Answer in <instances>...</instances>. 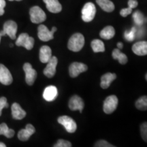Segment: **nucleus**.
I'll use <instances>...</instances> for the list:
<instances>
[{
	"label": "nucleus",
	"instance_id": "obj_30",
	"mask_svg": "<svg viewBox=\"0 0 147 147\" xmlns=\"http://www.w3.org/2000/svg\"><path fill=\"white\" fill-rule=\"evenodd\" d=\"M9 104L7 102V99L5 97H0V116L2 113V110L4 108H8Z\"/></svg>",
	"mask_w": 147,
	"mask_h": 147
},
{
	"label": "nucleus",
	"instance_id": "obj_10",
	"mask_svg": "<svg viewBox=\"0 0 147 147\" xmlns=\"http://www.w3.org/2000/svg\"><path fill=\"white\" fill-rule=\"evenodd\" d=\"M47 65L44 69V74L48 78H53L56 74V67L58 63V59L56 57L52 56L51 59L47 62Z\"/></svg>",
	"mask_w": 147,
	"mask_h": 147
},
{
	"label": "nucleus",
	"instance_id": "obj_25",
	"mask_svg": "<svg viewBox=\"0 0 147 147\" xmlns=\"http://www.w3.org/2000/svg\"><path fill=\"white\" fill-rule=\"evenodd\" d=\"M15 131L10 129L5 123L0 124V135H3L8 138H11L14 136Z\"/></svg>",
	"mask_w": 147,
	"mask_h": 147
},
{
	"label": "nucleus",
	"instance_id": "obj_40",
	"mask_svg": "<svg viewBox=\"0 0 147 147\" xmlns=\"http://www.w3.org/2000/svg\"><path fill=\"white\" fill-rule=\"evenodd\" d=\"M13 47V45H12V44H11V45H10V47Z\"/></svg>",
	"mask_w": 147,
	"mask_h": 147
},
{
	"label": "nucleus",
	"instance_id": "obj_32",
	"mask_svg": "<svg viewBox=\"0 0 147 147\" xmlns=\"http://www.w3.org/2000/svg\"><path fill=\"white\" fill-rule=\"evenodd\" d=\"M94 146L96 147H113V145L110 144V143L106 142V140H101L98 141L95 143Z\"/></svg>",
	"mask_w": 147,
	"mask_h": 147
},
{
	"label": "nucleus",
	"instance_id": "obj_21",
	"mask_svg": "<svg viewBox=\"0 0 147 147\" xmlns=\"http://www.w3.org/2000/svg\"><path fill=\"white\" fill-rule=\"evenodd\" d=\"M96 2L105 12H111L115 10V5L110 0H96Z\"/></svg>",
	"mask_w": 147,
	"mask_h": 147
},
{
	"label": "nucleus",
	"instance_id": "obj_23",
	"mask_svg": "<svg viewBox=\"0 0 147 147\" xmlns=\"http://www.w3.org/2000/svg\"><path fill=\"white\" fill-rule=\"evenodd\" d=\"M112 55H113V59L118 60L119 63L122 64V65H125V64H126L128 61L127 55L125 54H124V53H121V51L119 50V49H114L113 51V53H112Z\"/></svg>",
	"mask_w": 147,
	"mask_h": 147
},
{
	"label": "nucleus",
	"instance_id": "obj_26",
	"mask_svg": "<svg viewBox=\"0 0 147 147\" xmlns=\"http://www.w3.org/2000/svg\"><path fill=\"white\" fill-rule=\"evenodd\" d=\"M136 107L140 110H146L147 109V97L146 95L141 97L136 101Z\"/></svg>",
	"mask_w": 147,
	"mask_h": 147
},
{
	"label": "nucleus",
	"instance_id": "obj_11",
	"mask_svg": "<svg viewBox=\"0 0 147 147\" xmlns=\"http://www.w3.org/2000/svg\"><path fill=\"white\" fill-rule=\"evenodd\" d=\"M12 81L13 78L9 69L3 64H0V82L4 85H10Z\"/></svg>",
	"mask_w": 147,
	"mask_h": 147
},
{
	"label": "nucleus",
	"instance_id": "obj_17",
	"mask_svg": "<svg viewBox=\"0 0 147 147\" xmlns=\"http://www.w3.org/2000/svg\"><path fill=\"white\" fill-rule=\"evenodd\" d=\"M12 109V115L14 119L16 120H21L26 116V112L22 109L21 106L18 103H14L11 107Z\"/></svg>",
	"mask_w": 147,
	"mask_h": 147
},
{
	"label": "nucleus",
	"instance_id": "obj_8",
	"mask_svg": "<svg viewBox=\"0 0 147 147\" xmlns=\"http://www.w3.org/2000/svg\"><path fill=\"white\" fill-rule=\"evenodd\" d=\"M23 70L25 73V81L29 86L34 84L37 78V71L29 63H25L23 65Z\"/></svg>",
	"mask_w": 147,
	"mask_h": 147
},
{
	"label": "nucleus",
	"instance_id": "obj_28",
	"mask_svg": "<svg viewBox=\"0 0 147 147\" xmlns=\"http://www.w3.org/2000/svg\"><path fill=\"white\" fill-rule=\"evenodd\" d=\"M136 27H133L130 31H126L125 32V38L129 42L133 41L136 37Z\"/></svg>",
	"mask_w": 147,
	"mask_h": 147
},
{
	"label": "nucleus",
	"instance_id": "obj_33",
	"mask_svg": "<svg viewBox=\"0 0 147 147\" xmlns=\"http://www.w3.org/2000/svg\"><path fill=\"white\" fill-rule=\"evenodd\" d=\"M131 12H132V9L131 8H129V7H128V8H127L122 9L120 12V14L123 16V17H126L127 16L129 15L130 14H131Z\"/></svg>",
	"mask_w": 147,
	"mask_h": 147
},
{
	"label": "nucleus",
	"instance_id": "obj_27",
	"mask_svg": "<svg viewBox=\"0 0 147 147\" xmlns=\"http://www.w3.org/2000/svg\"><path fill=\"white\" fill-rule=\"evenodd\" d=\"M133 18L134 23L138 26L142 25L144 23V16L143 14L140 11H136L133 14Z\"/></svg>",
	"mask_w": 147,
	"mask_h": 147
},
{
	"label": "nucleus",
	"instance_id": "obj_4",
	"mask_svg": "<svg viewBox=\"0 0 147 147\" xmlns=\"http://www.w3.org/2000/svg\"><path fill=\"white\" fill-rule=\"evenodd\" d=\"M57 30V27H53L52 30L50 31L47 26L44 25H39L38 28V36L40 40L43 42H48L54 38V33Z\"/></svg>",
	"mask_w": 147,
	"mask_h": 147
},
{
	"label": "nucleus",
	"instance_id": "obj_6",
	"mask_svg": "<svg viewBox=\"0 0 147 147\" xmlns=\"http://www.w3.org/2000/svg\"><path fill=\"white\" fill-rule=\"evenodd\" d=\"M119 104V100L115 95H110L104 100L103 109L106 114H111L117 109Z\"/></svg>",
	"mask_w": 147,
	"mask_h": 147
},
{
	"label": "nucleus",
	"instance_id": "obj_31",
	"mask_svg": "<svg viewBox=\"0 0 147 147\" xmlns=\"http://www.w3.org/2000/svg\"><path fill=\"white\" fill-rule=\"evenodd\" d=\"M147 125H146V123L144 122V123L142 124L141 125V129H140V131H141V135H142V137L144 141L146 142L147 141Z\"/></svg>",
	"mask_w": 147,
	"mask_h": 147
},
{
	"label": "nucleus",
	"instance_id": "obj_36",
	"mask_svg": "<svg viewBox=\"0 0 147 147\" xmlns=\"http://www.w3.org/2000/svg\"><path fill=\"white\" fill-rule=\"evenodd\" d=\"M117 47L119 49H122L123 48V45L122 42H118L117 43Z\"/></svg>",
	"mask_w": 147,
	"mask_h": 147
},
{
	"label": "nucleus",
	"instance_id": "obj_13",
	"mask_svg": "<svg viewBox=\"0 0 147 147\" xmlns=\"http://www.w3.org/2000/svg\"><path fill=\"white\" fill-rule=\"evenodd\" d=\"M17 24L13 21H6L3 25V32H5V35H8L11 39H16V34L17 32Z\"/></svg>",
	"mask_w": 147,
	"mask_h": 147
},
{
	"label": "nucleus",
	"instance_id": "obj_1",
	"mask_svg": "<svg viewBox=\"0 0 147 147\" xmlns=\"http://www.w3.org/2000/svg\"><path fill=\"white\" fill-rule=\"evenodd\" d=\"M84 38L82 34L80 33H76L71 36L69 38L68 43H67V48L69 50L73 52H79L83 48L84 45Z\"/></svg>",
	"mask_w": 147,
	"mask_h": 147
},
{
	"label": "nucleus",
	"instance_id": "obj_15",
	"mask_svg": "<svg viewBox=\"0 0 147 147\" xmlns=\"http://www.w3.org/2000/svg\"><path fill=\"white\" fill-rule=\"evenodd\" d=\"M58 95V90L55 86H49L46 87L43 93L44 99L47 102H53Z\"/></svg>",
	"mask_w": 147,
	"mask_h": 147
},
{
	"label": "nucleus",
	"instance_id": "obj_2",
	"mask_svg": "<svg viewBox=\"0 0 147 147\" xmlns=\"http://www.w3.org/2000/svg\"><path fill=\"white\" fill-rule=\"evenodd\" d=\"M96 14V8L94 3L88 2L84 5L82 10V19L84 22H91L94 18Z\"/></svg>",
	"mask_w": 147,
	"mask_h": 147
},
{
	"label": "nucleus",
	"instance_id": "obj_39",
	"mask_svg": "<svg viewBox=\"0 0 147 147\" xmlns=\"http://www.w3.org/2000/svg\"><path fill=\"white\" fill-rule=\"evenodd\" d=\"M1 37H2V36H1V33H0V41H1Z\"/></svg>",
	"mask_w": 147,
	"mask_h": 147
},
{
	"label": "nucleus",
	"instance_id": "obj_7",
	"mask_svg": "<svg viewBox=\"0 0 147 147\" xmlns=\"http://www.w3.org/2000/svg\"><path fill=\"white\" fill-rule=\"evenodd\" d=\"M58 123L62 125L68 133L72 134L76 131L77 125L73 119L68 116H61L58 118Z\"/></svg>",
	"mask_w": 147,
	"mask_h": 147
},
{
	"label": "nucleus",
	"instance_id": "obj_9",
	"mask_svg": "<svg viewBox=\"0 0 147 147\" xmlns=\"http://www.w3.org/2000/svg\"><path fill=\"white\" fill-rule=\"evenodd\" d=\"M88 69V67L85 64L80 62H74L69 65V73L71 78H76L80 74L84 72Z\"/></svg>",
	"mask_w": 147,
	"mask_h": 147
},
{
	"label": "nucleus",
	"instance_id": "obj_35",
	"mask_svg": "<svg viewBox=\"0 0 147 147\" xmlns=\"http://www.w3.org/2000/svg\"><path fill=\"white\" fill-rule=\"evenodd\" d=\"M5 6V0H0V16H2L4 14V8Z\"/></svg>",
	"mask_w": 147,
	"mask_h": 147
},
{
	"label": "nucleus",
	"instance_id": "obj_34",
	"mask_svg": "<svg viewBox=\"0 0 147 147\" xmlns=\"http://www.w3.org/2000/svg\"><path fill=\"white\" fill-rule=\"evenodd\" d=\"M138 5V3L136 0H129L128 1V6L131 9L136 8Z\"/></svg>",
	"mask_w": 147,
	"mask_h": 147
},
{
	"label": "nucleus",
	"instance_id": "obj_29",
	"mask_svg": "<svg viewBox=\"0 0 147 147\" xmlns=\"http://www.w3.org/2000/svg\"><path fill=\"white\" fill-rule=\"evenodd\" d=\"M71 143L69 141L63 139H59L57 142L54 145V147H71Z\"/></svg>",
	"mask_w": 147,
	"mask_h": 147
},
{
	"label": "nucleus",
	"instance_id": "obj_5",
	"mask_svg": "<svg viewBox=\"0 0 147 147\" xmlns=\"http://www.w3.org/2000/svg\"><path fill=\"white\" fill-rule=\"evenodd\" d=\"M34 38L30 37L26 33L19 35L16 41V45L18 47H23L27 50H32L34 46Z\"/></svg>",
	"mask_w": 147,
	"mask_h": 147
},
{
	"label": "nucleus",
	"instance_id": "obj_24",
	"mask_svg": "<svg viewBox=\"0 0 147 147\" xmlns=\"http://www.w3.org/2000/svg\"><path fill=\"white\" fill-rule=\"evenodd\" d=\"M91 48L94 53H103L105 51L104 42L98 39L93 40L91 42Z\"/></svg>",
	"mask_w": 147,
	"mask_h": 147
},
{
	"label": "nucleus",
	"instance_id": "obj_37",
	"mask_svg": "<svg viewBox=\"0 0 147 147\" xmlns=\"http://www.w3.org/2000/svg\"><path fill=\"white\" fill-rule=\"evenodd\" d=\"M5 146H6V145H5L4 143L0 142V147H5Z\"/></svg>",
	"mask_w": 147,
	"mask_h": 147
},
{
	"label": "nucleus",
	"instance_id": "obj_16",
	"mask_svg": "<svg viewBox=\"0 0 147 147\" xmlns=\"http://www.w3.org/2000/svg\"><path fill=\"white\" fill-rule=\"evenodd\" d=\"M132 51L139 56H144L147 54V42L146 41L137 42L132 47Z\"/></svg>",
	"mask_w": 147,
	"mask_h": 147
},
{
	"label": "nucleus",
	"instance_id": "obj_22",
	"mask_svg": "<svg viewBox=\"0 0 147 147\" xmlns=\"http://www.w3.org/2000/svg\"><path fill=\"white\" fill-rule=\"evenodd\" d=\"M100 37L104 40H110L115 36V30L113 27L107 26L104 27L100 33Z\"/></svg>",
	"mask_w": 147,
	"mask_h": 147
},
{
	"label": "nucleus",
	"instance_id": "obj_14",
	"mask_svg": "<svg viewBox=\"0 0 147 147\" xmlns=\"http://www.w3.org/2000/svg\"><path fill=\"white\" fill-rule=\"evenodd\" d=\"M35 132L36 129L34 127L32 124H27L25 129H23L18 131V138L21 141H27Z\"/></svg>",
	"mask_w": 147,
	"mask_h": 147
},
{
	"label": "nucleus",
	"instance_id": "obj_19",
	"mask_svg": "<svg viewBox=\"0 0 147 147\" xmlns=\"http://www.w3.org/2000/svg\"><path fill=\"white\" fill-rule=\"evenodd\" d=\"M47 8L52 13H59L62 10V6L58 0H43Z\"/></svg>",
	"mask_w": 147,
	"mask_h": 147
},
{
	"label": "nucleus",
	"instance_id": "obj_3",
	"mask_svg": "<svg viewBox=\"0 0 147 147\" xmlns=\"http://www.w3.org/2000/svg\"><path fill=\"white\" fill-rule=\"evenodd\" d=\"M31 21L33 23H41L47 19L45 12L39 6H34L29 10Z\"/></svg>",
	"mask_w": 147,
	"mask_h": 147
},
{
	"label": "nucleus",
	"instance_id": "obj_18",
	"mask_svg": "<svg viewBox=\"0 0 147 147\" xmlns=\"http://www.w3.org/2000/svg\"><path fill=\"white\" fill-rule=\"evenodd\" d=\"M116 78H117V75L115 73H106L101 77V87L104 89H108L112 82L114 81Z\"/></svg>",
	"mask_w": 147,
	"mask_h": 147
},
{
	"label": "nucleus",
	"instance_id": "obj_12",
	"mask_svg": "<svg viewBox=\"0 0 147 147\" xmlns=\"http://www.w3.org/2000/svg\"><path fill=\"white\" fill-rule=\"evenodd\" d=\"M69 108L71 110H79L80 113H82V110L84 107V103L82 99L78 95H74L70 98L69 101Z\"/></svg>",
	"mask_w": 147,
	"mask_h": 147
},
{
	"label": "nucleus",
	"instance_id": "obj_38",
	"mask_svg": "<svg viewBox=\"0 0 147 147\" xmlns=\"http://www.w3.org/2000/svg\"><path fill=\"white\" fill-rule=\"evenodd\" d=\"M9 1H21V0H9Z\"/></svg>",
	"mask_w": 147,
	"mask_h": 147
},
{
	"label": "nucleus",
	"instance_id": "obj_20",
	"mask_svg": "<svg viewBox=\"0 0 147 147\" xmlns=\"http://www.w3.org/2000/svg\"><path fill=\"white\" fill-rule=\"evenodd\" d=\"M52 57V50L49 46H43L40 50V61L43 63H47Z\"/></svg>",
	"mask_w": 147,
	"mask_h": 147
}]
</instances>
